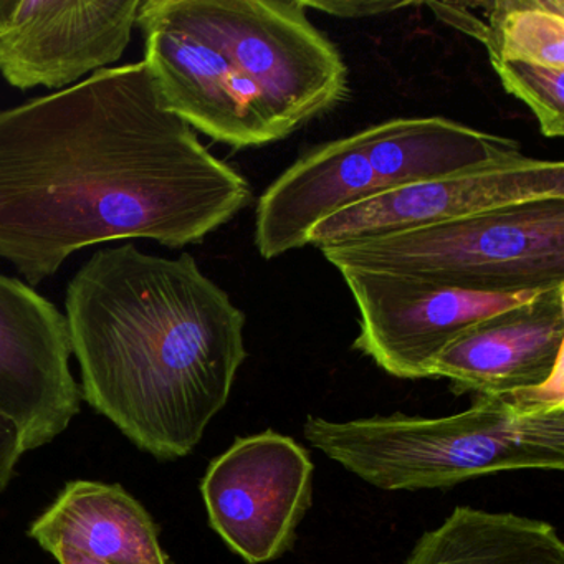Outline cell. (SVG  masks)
Here are the masks:
<instances>
[{
  "label": "cell",
  "mask_w": 564,
  "mask_h": 564,
  "mask_svg": "<svg viewBox=\"0 0 564 564\" xmlns=\"http://www.w3.org/2000/svg\"><path fill=\"white\" fill-rule=\"evenodd\" d=\"M65 312L82 398L153 457L189 455L246 361L242 310L189 253L128 242L82 265Z\"/></svg>",
  "instance_id": "7a4b0ae2"
},
{
  "label": "cell",
  "mask_w": 564,
  "mask_h": 564,
  "mask_svg": "<svg viewBox=\"0 0 564 564\" xmlns=\"http://www.w3.org/2000/svg\"><path fill=\"white\" fill-rule=\"evenodd\" d=\"M487 11L480 42L490 61L564 68L563 0H498Z\"/></svg>",
  "instance_id": "2e32d148"
},
{
  "label": "cell",
  "mask_w": 564,
  "mask_h": 564,
  "mask_svg": "<svg viewBox=\"0 0 564 564\" xmlns=\"http://www.w3.org/2000/svg\"><path fill=\"white\" fill-rule=\"evenodd\" d=\"M508 94L523 101L546 138L564 134V68L518 61H490Z\"/></svg>",
  "instance_id": "e0dca14e"
},
{
  "label": "cell",
  "mask_w": 564,
  "mask_h": 564,
  "mask_svg": "<svg viewBox=\"0 0 564 564\" xmlns=\"http://www.w3.org/2000/svg\"><path fill=\"white\" fill-rule=\"evenodd\" d=\"M29 536L45 551L70 547L100 564H171L153 518L120 485L70 481Z\"/></svg>",
  "instance_id": "5bb4252c"
},
{
  "label": "cell",
  "mask_w": 564,
  "mask_h": 564,
  "mask_svg": "<svg viewBox=\"0 0 564 564\" xmlns=\"http://www.w3.org/2000/svg\"><path fill=\"white\" fill-rule=\"evenodd\" d=\"M404 564H564V543L546 521L457 507Z\"/></svg>",
  "instance_id": "9a60e30c"
},
{
  "label": "cell",
  "mask_w": 564,
  "mask_h": 564,
  "mask_svg": "<svg viewBox=\"0 0 564 564\" xmlns=\"http://www.w3.org/2000/svg\"><path fill=\"white\" fill-rule=\"evenodd\" d=\"M564 197V164L518 153L488 166L405 184L346 207L308 234L328 247L405 232L530 200Z\"/></svg>",
  "instance_id": "8fae6325"
},
{
  "label": "cell",
  "mask_w": 564,
  "mask_h": 564,
  "mask_svg": "<svg viewBox=\"0 0 564 564\" xmlns=\"http://www.w3.org/2000/svg\"><path fill=\"white\" fill-rule=\"evenodd\" d=\"M24 454L18 429L0 415V494L11 484Z\"/></svg>",
  "instance_id": "d6986e66"
},
{
  "label": "cell",
  "mask_w": 564,
  "mask_h": 564,
  "mask_svg": "<svg viewBox=\"0 0 564 564\" xmlns=\"http://www.w3.org/2000/svg\"><path fill=\"white\" fill-rule=\"evenodd\" d=\"M306 11L316 9V11L326 12V14L335 15L343 19H361L371 18V15L388 14V12L398 11V9L409 8L411 2H310L302 0Z\"/></svg>",
  "instance_id": "ac0fdd59"
},
{
  "label": "cell",
  "mask_w": 564,
  "mask_h": 564,
  "mask_svg": "<svg viewBox=\"0 0 564 564\" xmlns=\"http://www.w3.org/2000/svg\"><path fill=\"white\" fill-rule=\"evenodd\" d=\"M338 270L359 310L355 348L401 379L429 378L432 362L465 329L547 292L477 293L382 270Z\"/></svg>",
  "instance_id": "52a82bcc"
},
{
  "label": "cell",
  "mask_w": 564,
  "mask_h": 564,
  "mask_svg": "<svg viewBox=\"0 0 564 564\" xmlns=\"http://www.w3.org/2000/svg\"><path fill=\"white\" fill-rule=\"evenodd\" d=\"M64 313L29 283L0 273V415L25 452L67 431L82 391Z\"/></svg>",
  "instance_id": "7c38bea8"
},
{
  "label": "cell",
  "mask_w": 564,
  "mask_h": 564,
  "mask_svg": "<svg viewBox=\"0 0 564 564\" xmlns=\"http://www.w3.org/2000/svg\"><path fill=\"white\" fill-rule=\"evenodd\" d=\"M252 199L164 110L143 62L0 110V259L31 286L98 243L203 242Z\"/></svg>",
  "instance_id": "6da1fadb"
},
{
  "label": "cell",
  "mask_w": 564,
  "mask_h": 564,
  "mask_svg": "<svg viewBox=\"0 0 564 564\" xmlns=\"http://www.w3.org/2000/svg\"><path fill=\"white\" fill-rule=\"evenodd\" d=\"M306 441L381 490L447 488L480 475L563 470L564 398L478 395L447 417H308Z\"/></svg>",
  "instance_id": "3957f363"
},
{
  "label": "cell",
  "mask_w": 564,
  "mask_h": 564,
  "mask_svg": "<svg viewBox=\"0 0 564 564\" xmlns=\"http://www.w3.org/2000/svg\"><path fill=\"white\" fill-rule=\"evenodd\" d=\"M137 25L144 39L143 64L164 110L229 147L282 140L259 91L219 45L170 18L160 0L141 2Z\"/></svg>",
  "instance_id": "9c48e42d"
},
{
  "label": "cell",
  "mask_w": 564,
  "mask_h": 564,
  "mask_svg": "<svg viewBox=\"0 0 564 564\" xmlns=\"http://www.w3.org/2000/svg\"><path fill=\"white\" fill-rule=\"evenodd\" d=\"M564 285L465 329L429 368L458 392L563 395Z\"/></svg>",
  "instance_id": "4fadbf2b"
},
{
  "label": "cell",
  "mask_w": 564,
  "mask_h": 564,
  "mask_svg": "<svg viewBox=\"0 0 564 564\" xmlns=\"http://www.w3.org/2000/svg\"><path fill=\"white\" fill-rule=\"evenodd\" d=\"M319 250L336 269L382 270L467 292H540L564 285V197Z\"/></svg>",
  "instance_id": "5b68a950"
},
{
  "label": "cell",
  "mask_w": 564,
  "mask_h": 564,
  "mask_svg": "<svg viewBox=\"0 0 564 564\" xmlns=\"http://www.w3.org/2000/svg\"><path fill=\"white\" fill-rule=\"evenodd\" d=\"M141 0H0V74L64 90L124 55Z\"/></svg>",
  "instance_id": "30bf717a"
},
{
  "label": "cell",
  "mask_w": 564,
  "mask_h": 564,
  "mask_svg": "<svg viewBox=\"0 0 564 564\" xmlns=\"http://www.w3.org/2000/svg\"><path fill=\"white\" fill-rule=\"evenodd\" d=\"M48 553L58 561V564H100L90 560V557L84 556V554L77 553V551L70 550V547L57 546Z\"/></svg>",
  "instance_id": "ffe728a7"
},
{
  "label": "cell",
  "mask_w": 564,
  "mask_h": 564,
  "mask_svg": "<svg viewBox=\"0 0 564 564\" xmlns=\"http://www.w3.org/2000/svg\"><path fill=\"white\" fill-rule=\"evenodd\" d=\"M170 18L219 45L259 91L282 138L343 100L348 72L302 0H160Z\"/></svg>",
  "instance_id": "8992f818"
},
{
  "label": "cell",
  "mask_w": 564,
  "mask_h": 564,
  "mask_svg": "<svg viewBox=\"0 0 564 564\" xmlns=\"http://www.w3.org/2000/svg\"><path fill=\"white\" fill-rule=\"evenodd\" d=\"M520 153L510 138L445 118H398L303 154L260 196L256 247L263 259L308 246L333 214L386 191L488 166Z\"/></svg>",
  "instance_id": "277c9868"
},
{
  "label": "cell",
  "mask_w": 564,
  "mask_h": 564,
  "mask_svg": "<svg viewBox=\"0 0 564 564\" xmlns=\"http://www.w3.org/2000/svg\"><path fill=\"white\" fill-rule=\"evenodd\" d=\"M313 464L292 437L237 438L210 462L200 491L210 527L249 564L282 556L312 501Z\"/></svg>",
  "instance_id": "ba28073f"
}]
</instances>
